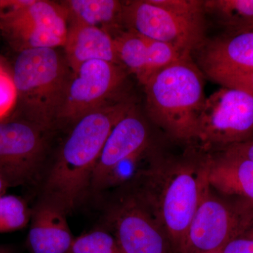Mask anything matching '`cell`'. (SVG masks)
Returning <instances> with one entry per match:
<instances>
[{"label": "cell", "mask_w": 253, "mask_h": 253, "mask_svg": "<svg viewBox=\"0 0 253 253\" xmlns=\"http://www.w3.org/2000/svg\"><path fill=\"white\" fill-rule=\"evenodd\" d=\"M134 107L131 99L117 96L80 118L46 173L41 199L67 214L76 210L91 191L95 167L113 126Z\"/></svg>", "instance_id": "cell-1"}, {"label": "cell", "mask_w": 253, "mask_h": 253, "mask_svg": "<svg viewBox=\"0 0 253 253\" xmlns=\"http://www.w3.org/2000/svg\"><path fill=\"white\" fill-rule=\"evenodd\" d=\"M134 193L166 232L174 253H184L188 230L208 183L207 159L151 161Z\"/></svg>", "instance_id": "cell-2"}, {"label": "cell", "mask_w": 253, "mask_h": 253, "mask_svg": "<svg viewBox=\"0 0 253 253\" xmlns=\"http://www.w3.org/2000/svg\"><path fill=\"white\" fill-rule=\"evenodd\" d=\"M72 71L56 48L18 51L13 66L17 91L16 116L51 132L62 106Z\"/></svg>", "instance_id": "cell-3"}, {"label": "cell", "mask_w": 253, "mask_h": 253, "mask_svg": "<svg viewBox=\"0 0 253 253\" xmlns=\"http://www.w3.org/2000/svg\"><path fill=\"white\" fill-rule=\"evenodd\" d=\"M144 86L150 118L174 139L194 141L206 98L202 73L191 56L163 68Z\"/></svg>", "instance_id": "cell-4"}, {"label": "cell", "mask_w": 253, "mask_h": 253, "mask_svg": "<svg viewBox=\"0 0 253 253\" xmlns=\"http://www.w3.org/2000/svg\"><path fill=\"white\" fill-rule=\"evenodd\" d=\"M253 136V94L222 86L205 100L194 141L203 149L224 150Z\"/></svg>", "instance_id": "cell-5"}, {"label": "cell", "mask_w": 253, "mask_h": 253, "mask_svg": "<svg viewBox=\"0 0 253 253\" xmlns=\"http://www.w3.org/2000/svg\"><path fill=\"white\" fill-rule=\"evenodd\" d=\"M123 29L175 46L191 54L206 42L204 14H185L153 0L123 1Z\"/></svg>", "instance_id": "cell-6"}, {"label": "cell", "mask_w": 253, "mask_h": 253, "mask_svg": "<svg viewBox=\"0 0 253 253\" xmlns=\"http://www.w3.org/2000/svg\"><path fill=\"white\" fill-rule=\"evenodd\" d=\"M68 30L63 6L46 0H21L0 17V31L18 51L63 46Z\"/></svg>", "instance_id": "cell-7"}, {"label": "cell", "mask_w": 253, "mask_h": 253, "mask_svg": "<svg viewBox=\"0 0 253 253\" xmlns=\"http://www.w3.org/2000/svg\"><path fill=\"white\" fill-rule=\"evenodd\" d=\"M253 224V209L214 196L208 181L189 225L184 253H220Z\"/></svg>", "instance_id": "cell-8"}, {"label": "cell", "mask_w": 253, "mask_h": 253, "mask_svg": "<svg viewBox=\"0 0 253 253\" xmlns=\"http://www.w3.org/2000/svg\"><path fill=\"white\" fill-rule=\"evenodd\" d=\"M126 78L125 68L117 63L102 60L83 63L72 71L56 127H71L86 113L117 96Z\"/></svg>", "instance_id": "cell-9"}, {"label": "cell", "mask_w": 253, "mask_h": 253, "mask_svg": "<svg viewBox=\"0 0 253 253\" xmlns=\"http://www.w3.org/2000/svg\"><path fill=\"white\" fill-rule=\"evenodd\" d=\"M49 133L21 118L0 122V172L11 187L30 184L38 178L44 163Z\"/></svg>", "instance_id": "cell-10"}, {"label": "cell", "mask_w": 253, "mask_h": 253, "mask_svg": "<svg viewBox=\"0 0 253 253\" xmlns=\"http://www.w3.org/2000/svg\"><path fill=\"white\" fill-rule=\"evenodd\" d=\"M106 219L123 253H174L163 228L133 194L113 205Z\"/></svg>", "instance_id": "cell-11"}, {"label": "cell", "mask_w": 253, "mask_h": 253, "mask_svg": "<svg viewBox=\"0 0 253 253\" xmlns=\"http://www.w3.org/2000/svg\"><path fill=\"white\" fill-rule=\"evenodd\" d=\"M111 35L120 63L135 74L143 85L163 68L191 56L175 46L150 39L135 32L120 29Z\"/></svg>", "instance_id": "cell-12"}, {"label": "cell", "mask_w": 253, "mask_h": 253, "mask_svg": "<svg viewBox=\"0 0 253 253\" xmlns=\"http://www.w3.org/2000/svg\"><path fill=\"white\" fill-rule=\"evenodd\" d=\"M147 125L133 108L113 126L95 167L91 190H99L104 178L116 165L149 146Z\"/></svg>", "instance_id": "cell-13"}, {"label": "cell", "mask_w": 253, "mask_h": 253, "mask_svg": "<svg viewBox=\"0 0 253 253\" xmlns=\"http://www.w3.org/2000/svg\"><path fill=\"white\" fill-rule=\"evenodd\" d=\"M199 63L212 79L224 75L253 72V31L234 32L199 48Z\"/></svg>", "instance_id": "cell-14"}, {"label": "cell", "mask_w": 253, "mask_h": 253, "mask_svg": "<svg viewBox=\"0 0 253 253\" xmlns=\"http://www.w3.org/2000/svg\"><path fill=\"white\" fill-rule=\"evenodd\" d=\"M67 215L56 205L41 199L32 210L27 239L30 253H68L75 237Z\"/></svg>", "instance_id": "cell-15"}, {"label": "cell", "mask_w": 253, "mask_h": 253, "mask_svg": "<svg viewBox=\"0 0 253 253\" xmlns=\"http://www.w3.org/2000/svg\"><path fill=\"white\" fill-rule=\"evenodd\" d=\"M208 184L237 204L253 210V162L223 152L220 157L207 158Z\"/></svg>", "instance_id": "cell-16"}, {"label": "cell", "mask_w": 253, "mask_h": 253, "mask_svg": "<svg viewBox=\"0 0 253 253\" xmlns=\"http://www.w3.org/2000/svg\"><path fill=\"white\" fill-rule=\"evenodd\" d=\"M63 47L65 57L72 71L91 60H102L121 65L114 40L104 28L68 23L67 38Z\"/></svg>", "instance_id": "cell-17"}, {"label": "cell", "mask_w": 253, "mask_h": 253, "mask_svg": "<svg viewBox=\"0 0 253 253\" xmlns=\"http://www.w3.org/2000/svg\"><path fill=\"white\" fill-rule=\"evenodd\" d=\"M68 23L104 28L109 33L123 29V1L118 0H67L60 2Z\"/></svg>", "instance_id": "cell-18"}, {"label": "cell", "mask_w": 253, "mask_h": 253, "mask_svg": "<svg viewBox=\"0 0 253 253\" xmlns=\"http://www.w3.org/2000/svg\"><path fill=\"white\" fill-rule=\"evenodd\" d=\"M204 5L205 12L232 31H246L253 25V0H206Z\"/></svg>", "instance_id": "cell-19"}, {"label": "cell", "mask_w": 253, "mask_h": 253, "mask_svg": "<svg viewBox=\"0 0 253 253\" xmlns=\"http://www.w3.org/2000/svg\"><path fill=\"white\" fill-rule=\"evenodd\" d=\"M32 210L20 196L4 195L0 197V233L21 230L31 221Z\"/></svg>", "instance_id": "cell-20"}, {"label": "cell", "mask_w": 253, "mask_h": 253, "mask_svg": "<svg viewBox=\"0 0 253 253\" xmlns=\"http://www.w3.org/2000/svg\"><path fill=\"white\" fill-rule=\"evenodd\" d=\"M68 253H123L112 233L96 228L75 237Z\"/></svg>", "instance_id": "cell-21"}, {"label": "cell", "mask_w": 253, "mask_h": 253, "mask_svg": "<svg viewBox=\"0 0 253 253\" xmlns=\"http://www.w3.org/2000/svg\"><path fill=\"white\" fill-rule=\"evenodd\" d=\"M17 102V91L12 76L6 70L0 71V122L7 119Z\"/></svg>", "instance_id": "cell-22"}, {"label": "cell", "mask_w": 253, "mask_h": 253, "mask_svg": "<svg viewBox=\"0 0 253 253\" xmlns=\"http://www.w3.org/2000/svg\"><path fill=\"white\" fill-rule=\"evenodd\" d=\"M221 86L239 88L253 94V72L224 75L212 78Z\"/></svg>", "instance_id": "cell-23"}, {"label": "cell", "mask_w": 253, "mask_h": 253, "mask_svg": "<svg viewBox=\"0 0 253 253\" xmlns=\"http://www.w3.org/2000/svg\"><path fill=\"white\" fill-rule=\"evenodd\" d=\"M220 253H253V224L228 243Z\"/></svg>", "instance_id": "cell-24"}, {"label": "cell", "mask_w": 253, "mask_h": 253, "mask_svg": "<svg viewBox=\"0 0 253 253\" xmlns=\"http://www.w3.org/2000/svg\"><path fill=\"white\" fill-rule=\"evenodd\" d=\"M223 152L244 158L253 162V140L233 145L223 150Z\"/></svg>", "instance_id": "cell-25"}, {"label": "cell", "mask_w": 253, "mask_h": 253, "mask_svg": "<svg viewBox=\"0 0 253 253\" xmlns=\"http://www.w3.org/2000/svg\"><path fill=\"white\" fill-rule=\"evenodd\" d=\"M11 187V185L4 174L0 172V197L4 196L6 190Z\"/></svg>", "instance_id": "cell-26"}, {"label": "cell", "mask_w": 253, "mask_h": 253, "mask_svg": "<svg viewBox=\"0 0 253 253\" xmlns=\"http://www.w3.org/2000/svg\"><path fill=\"white\" fill-rule=\"evenodd\" d=\"M0 253H15V249L10 245L0 244Z\"/></svg>", "instance_id": "cell-27"}, {"label": "cell", "mask_w": 253, "mask_h": 253, "mask_svg": "<svg viewBox=\"0 0 253 253\" xmlns=\"http://www.w3.org/2000/svg\"><path fill=\"white\" fill-rule=\"evenodd\" d=\"M2 70H5L4 66H3L2 63L0 61V71H2Z\"/></svg>", "instance_id": "cell-28"}, {"label": "cell", "mask_w": 253, "mask_h": 253, "mask_svg": "<svg viewBox=\"0 0 253 253\" xmlns=\"http://www.w3.org/2000/svg\"><path fill=\"white\" fill-rule=\"evenodd\" d=\"M249 30L250 31H253V25L252 26H251V27H250L249 29L246 30V31H249Z\"/></svg>", "instance_id": "cell-29"}, {"label": "cell", "mask_w": 253, "mask_h": 253, "mask_svg": "<svg viewBox=\"0 0 253 253\" xmlns=\"http://www.w3.org/2000/svg\"><path fill=\"white\" fill-rule=\"evenodd\" d=\"M251 140H253V136L252 139H251Z\"/></svg>", "instance_id": "cell-30"}]
</instances>
